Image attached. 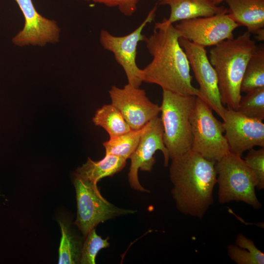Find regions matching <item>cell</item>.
<instances>
[{
  "label": "cell",
  "instance_id": "6da1fadb",
  "mask_svg": "<svg viewBox=\"0 0 264 264\" xmlns=\"http://www.w3.org/2000/svg\"><path fill=\"white\" fill-rule=\"evenodd\" d=\"M181 37L175 25L166 18L155 23L153 34L145 42L152 60L141 69L142 82L202 99L199 89L192 85L190 64L179 43Z\"/></svg>",
  "mask_w": 264,
  "mask_h": 264
},
{
  "label": "cell",
  "instance_id": "7a4b0ae2",
  "mask_svg": "<svg viewBox=\"0 0 264 264\" xmlns=\"http://www.w3.org/2000/svg\"><path fill=\"white\" fill-rule=\"evenodd\" d=\"M216 162L192 150L172 159L171 194L179 212L199 219L204 216L214 201Z\"/></svg>",
  "mask_w": 264,
  "mask_h": 264
},
{
  "label": "cell",
  "instance_id": "3957f363",
  "mask_svg": "<svg viewBox=\"0 0 264 264\" xmlns=\"http://www.w3.org/2000/svg\"><path fill=\"white\" fill-rule=\"evenodd\" d=\"M246 31L222 41L210 49L209 59L216 71L221 103L237 110L241 86L246 66L257 45Z\"/></svg>",
  "mask_w": 264,
  "mask_h": 264
},
{
  "label": "cell",
  "instance_id": "277c9868",
  "mask_svg": "<svg viewBox=\"0 0 264 264\" xmlns=\"http://www.w3.org/2000/svg\"><path fill=\"white\" fill-rule=\"evenodd\" d=\"M196 97L163 89L160 119L163 140L170 159L191 149L193 135L190 117Z\"/></svg>",
  "mask_w": 264,
  "mask_h": 264
},
{
  "label": "cell",
  "instance_id": "5b68a950",
  "mask_svg": "<svg viewBox=\"0 0 264 264\" xmlns=\"http://www.w3.org/2000/svg\"><path fill=\"white\" fill-rule=\"evenodd\" d=\"M218 200L221 204L242 201L255 209L262 204L257 197V180L241 156L228 153L216 162Z\"/></svg>",
  "mask_w": 264,
  "mask_h": 264
},
{
  "label": "cell",
  "instance_id": "8992f818",
  "mask_svg": "<svg viewBox=\"0 0 264 264\" xmlns=\"http://www.w3.org/2000/svg\"><path fill=\"white\" fill-rule=\"evenodd\" d=\"M212 110L205 101L196 97L190 117L193 135L191 150L217 162L229 153V149L223 134V122L214 115Z\"/></svg>",
  "mask_w": 264,
  "mask_h": 264
},
{
  "label": "cell",
  "instance_id": "52a82bcc",
  "mask_svg": "<svg viewBox=\"0 0 264 264\" xmlns=\"http://www.w3.org/2000/svg\"><path fill=\"white\" fill-rule=\"evenodd\" d=\"M73 184L77 208L74 224L78 227L84 237L100 223L136 212L119 208L108 201L101 194L97 184L75 176Z\"/></svg>",
  "mask_w": 264,
  "mask_h": 264
},
{
  "label": "cell",
  "instance_id": "ba28073f",
  "mask_svg": "<svg viewBox=\"0 0 264 264\" xmlns=\"http://www.w3.org/2000/svg\"><path fill=\"white\" fill-rule=\"evenodd\" d=\"M157 9L156 4L141 24L125 36H114L105 29L101 30L100 33L99 40L104 49L113 54L116 61L125 71L128 83L136 88H140L143 82L141 69L136 62L137 46L139 42H145L147 37L142 31L148 23L154 21Z\"/></svg>",
  "mask_w": 264,
  "mask_h": 264
},
{
  "label": "cell",
  "instance_id": "9c48e42d",
  "mask_svg": "<svg viewBox=\"0 0 264 264\" xmlns=\"http://www.w3.org/2000/svg\"><path fill=\"white\" fill-rule=\"evenodd\" d=\"M163 129L160 118L156 117L142 128L140 140L135 151L130 157L131 165L128 173V181L132 189L143 192H149L140 184L139 170L150 172L155 163V153L159 150L164 156V165L167 166L169 161L168 150L163 140Z\"/></svg>",
  "mask_w": 264,
  "mask_h": 264
},
{
  "label": "cell",
  "instance_id": "30bf717a",
  "mask_svg": "<svg viewBox=\"0 0 264 264\" xmlns=\"http://www.w3.org/2000/svg\"><path fill=\"white\" fill-rule=\"evenodd\" d=\"M179 43L186 54L199 85L202 99L222 119L226 108L221 103L217 75L210 62L205 47L182 37L179 39Z\"/></svg>",
  "mask_w": 264,
  "mask_h": 264
},
{
  "label": "cell",
  "instance_id": "8fae6325",
  "mask_svg": "<svg viewBox=\"0 0 264 264\" xmlns=\"http://www.w3.org/2000/svg\"><path fill=\"white\" fill-rule=\"evenodd\" d=\"M109 93L111 104L132 130L142 129L160 112V106L151 102L140 88L128 83L122 88L112 86Z\"/></svg>",
  "mask_w": 264,
  "mask_h": 264
},
{
  "label": "cell",
  "instance_id": "7c38bea8",
  "mask_svg": "<svg viewBox=\"0 0 264 264\" xmlns=\"http://www.w3.org/2000/svg\"><path fill=\"white\" fill-rule=\"evenodd\" d=\"M239 26L228 13L183 20L175 25L181 37L205 47L233 38Z\"/></svg>",
  "mask_w": 264,
  "mask_h": 264
},
{
  "label": "cell",
  "instance_id": "4fadbf2b",
  "mask_svg": "<svg viewBox=\"0 0 264 264\" xmlns=\"http://www.w3.org/2000/svg\"><path fill=\"white\" fill-rule=\"evenodd\" d=\"M229 152L242 156L255 146L264 147V123L226 108L222 119Z\"/></svg>",
  "mask_w": 264,
  "mask_h": 264
},
{
  "label": "cell",
  "instance_id": "5bb4252c",
  "mask_svg": "<svg viewBox=\"0 0 264 264\" xmlns=\"http://www.w3.org/2000/svg\"><path fill=\"white\" fill-rule=\"evenodd\" d=\"M24 19V26L12 39L16 46H44L59 41L60 29L55 21L39 14L32 0H14Z\"/></svg>",
  "mask_w": 264,
  "mask_h": 264
},
{
  "label": "cell",
  "instance_id": "9a60e30c",
  "mask_svg": "<svg viewBox=\"0 0 264 264\" xmlns=\"http://www.w3.org/2000/svg\"><path fill=\"white\" fill-rule=\"evenodd\" d=\"M228 13L239 26H245L248 32L264 40V0H225Z\"/></svg>",
  "mask_w": 264,
  "mask_h": 264
},
{
  "label": "cell",
  "instance_id": "2e32d148",
  "mask_svg": "<svg viewBox=\"0 0 264 264\" xmlns=\"http://www.w3.org/2000/svg\"><path fill=\"white\" fill-rule=\"evenodd\" d=\"M159 4L170 7V14L167 19L172 24L183 20L228 13L226 8L216 5L213 0H163Z\"/></svg>",
  "mask_w": 264,
  "mask_h": 264
},
{
  "label": "cell",
  "instance_id": "e0dca14e",
  "mask_svg": "<svg viewBox=\"0 0 264 264\" xmlns=\"http://www.w3.org/2000/svg\"><path fill=\"white\" fill-rule=\"evenodd\" d=\"M126 164V159L110 154H105L99 161L88 157L86 163L77 168L74 176L97 184L101 179L112 176L121 171Z\"/></svg>",
  "mask_w": 264,
  "mask_h": 264
},
{
  "label": "cell",
  "instance_id": "ac0fdd59",
  "mask_svg": "<svg viewBox=\"0 0 264 264\" xmlns=\"http://www.w3.org/2000/svg\"><path fill=\"white\" fill-rule=\"evenodd\" d=\"M92 121L95 125L103 128L110 138L132 130L120 112L112 104L104 105L98 109L92 118Z\"/></svg>",
  "mask_w": 264,
  "mask_h": 264
},
{
  "label": "cell",
  "instance_id": "d6986e66",
  "mask_svg": "<svg viewBox=\"0 0 264 264\" xmlns=\"http://www.w3.org/2000/svg\"><path fill=\"white\" fill-rule=\"evenodd\" d=\"M59 223L62 232L59 249V264H75L80 263L81 241L72 231L70 225L66 220L60 219Z\"/></svg>",
  "mask_w": 264,
  "mask_h": 264
},
{
  "label": "cell",
  "instance_id": "ffe728a7",
  "mask_svg": "<svg viewBox=\"0 0 264 264\" xmlns=\"http://www.w3.org/2000/svg\"><path fill=\"white\" fill-rule=\"evenodd\" d=\"M264 87V47L257 45L245 69L241 86V92Z\"/></svg>",
  "mask_w": 264,
  "mask_h": 264
},
{
  "label": "cell",
  "instance_id": "44dd1931",
  "mask_svg": "<svg viewBox=\"0 0 264 264\" xmlns=\"http://www.w3.org/2000/svg\"><path fill=\"white\" fill-rule=\"evenodd\" d=\"M142 129L132 130L118 136L110 138L103 145L105 154H110L122 157L126 160L130 158L139 143Z\"/></svg>",
  "mask_w": 264,
  "mask_h": 264
},
{
  "label": "cell",
  "instance_id": "7402d4cb",
  "mask_svg": "<svg viewBox=\"0 0 264 264\" xmlns=\"http://www.w3.org/2000/svg\"><path fill=\"white\" fill-rule=\"evenodd\" d=\"M242 96L237 111L253 119H264V87H259Z\"/></svg>",
  "mask_w": 264,
  "mask_h": 264
},
{
  "label": "cell",
  "instance_id": "603a6c76",
  "mask_svg": "<svg viewBox=\"0 0 264 264\" xmlns=\"http://www.w3.org/2000/svg\"><path fill=\"white\" fill-rule=\"evenodd\" d=\"M85 238L81 249L80 263L95 264L98 252L110 246L109 238L103 239L96 233L95 228L92 229Z\"/></svg>",
  "mask_w": 264,
  "mask_h": 264
},
{
  "label": "cell",
  "instance_id": "cb8c5ba5",
  "mask_svg": "<svg viewBox=\"0 0 264 264\" xmlns=\"http://www.w3.org/2000/svg\"><path fill=\"white\" fill-rule=\"evenodd\" d=\"M244 160L254 175L257 180L256 188H264V147L258 150H248Z\"/></svg>",
  "mask_w": 264,
  "mask_h": 264
},
{
  "label": "cell",
  "instance_id": "d4e9b609",
  "mask_svg": "<svg viewBox=\"0 0 264 264\" xmlns=\"http://www.w3.org/2000/svg\"><path fill=\"white\" fill-rule=\"evenodd\" d=\"M139 0H93L95 3L103 4L109 7H117L126 16H132L137 9Z\"/></svg>",
  "mask_w": 264,
  "mask_h": 264
},
{
  "label": "cell",
  "instance_id": "484cf974",
  "mask_svg": "<svg viewBox=\"0 0 264 264\" xmlns=\"http://www.w3.org/2000/svg\"><path fill=\"white\" fill-rule=\"evenodd\" d=\"M230 259L237 264H258L254 256L247 249L230 244L227 247Z\"/></svg>",
  "mask_w": 264,
  "mask_h": 264
},
{
  "label": "cell",
  "instance_id": "4316f807",
  "mask_svg": "<svg viewBox=\"0 0 264 264\" xmlns=\"http://www.w3.org/2000/svg\"><path fill=\"white\" fill-rule=\"evenodd\" d=\"M235 244L238 246L247 249L255 257L258 264H264V254L255 245L254 242L243 234H238Z\"/></svg>",
  "mask_w": 264,
  "mask_h": 264
},
{
  "label": "cell",
  "instance_id": "83f0119b",
  "mask_svg": "<svg viewBox=\"0 0 264 264\" xmlns=\"http://www.w3.org/2000/svg\"><path fill=\"white\" fill-rule=\"evenodd\" d=\"M224 0H213V2L214 4L218 5L219 4H220Z\"/></svg>",
  "mask_w": 264,
  "mask_h": 264
},
{
  "label": "cell",
  "instance_id": "f1b7e54d",
  "mask_svg": "<svg viewBox=\"0 0 264 264\" xmlns=\"http://www.w3.org/2000/svg\"><path fill=\"white\" fill-rule=\"evenodd\" d=\"M81 0V1H92L93 0Z\"/></svg>",
  "mask_w": 264,
  "mask_h": 264
},
{
  "label": "cell",
  "instance_id": "f546056e",
  "mask_svg": "<svg viewBox=\"0 0 264 264\" xmlns=\"http://www.w3.org/2000/svg\"><path fill=\"white\" fill-rule=\"evenodd\" d=\"M157 0L159 2H160V1H162V0Z\"/></svg>",
  "mask_w": 264,
  "mask_h": 264
},
{
  "label": "cell",
  "instance_id": "4dcf8cb0",
  "mask_svg": "<svg viewBox=\"0 0 264 264\" xmlns=\"http://www.w3.org/2000/svg\"></svg>",
  "mask_w": 264,
  "mask_h": 264
}]
</instances>
